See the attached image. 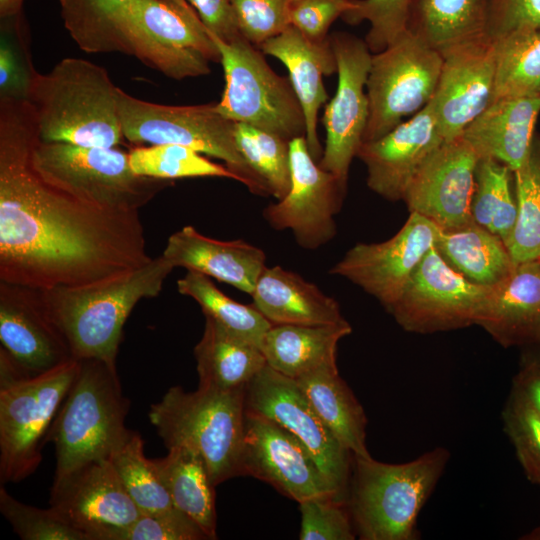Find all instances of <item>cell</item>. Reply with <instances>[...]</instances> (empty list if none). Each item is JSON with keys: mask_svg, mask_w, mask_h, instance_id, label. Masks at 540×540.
Returning <instances> with one entry per match:
<instances>
[{"mask_svg": "<svg viewBox=\"0 0 540 540\" xmlns=\"http://www.w3.org/2000/svg\"><path fill=\"white\" fill-rule=\"evenodd\" d=\"M39 139L30 101L0 99V282L75 287L148 263L139 211L100 208L45 181L31 162Z\"/></svg>", "mask_w": 540, "mask_h": 540, "instance_id": "obj_1", "label": "cell"}, {"mask_svg": "<svg viewBox=\"0 0 540 540\" xmlns=\"http://www.w3.org/2000/svg\"><path fill=\"white\" fill-rule=\"evenodd\" d=\"M174 269L161 255L110 279L41 291L48 313L75 359L116 364L128 316L141 299L159 295Z\"/></svg>", "mask_w": 540, "mask_h": 540, "instance_id": "obj_2", "label": "cell"}, {"mask_svg": "<svg viewBox=\"0 0 540 540\" xmlns=\"http://www.w3.org/2000/svg\"><path fill=\"white\" fill-rule=\"evenodd\" d=\"M117 89L108 72L86 59L67 57L37 73L29 101L40 139L82 147L113 148L124 140Z\"/></svg>", "mask_w": 540, "mask_h": 540, "instance_id": "obj_3", "label": "cell"}, {"mask_svg": "<svg viewBox=\"0 0 540 540\" xmlns=\"http://www.w3.org/2000/svg\"><path fill=\"white\" fill-rule=\"evenodd\" d=\"M449 458L444 447L401 464L353 455L346 505L356 536L361 540L418 539V515Z\"/></svg>", "mask_w": 540, "mask_h": 540, "instance_id": "obj_4", "label": "cell"}, {"mask_svg": "<svg viewBox=\"0 0 540 540\" xmlns=\"http://www.w3.org/2000/svg\"><path fill=\"white\" fill-rule=\"evenodd\" d=\"M245 388L176 385L150 406L148 418L167 449L185 447L204 460L215 486L240 476Z\"/></svg>", "mask_w": 540, "mask_h": 540, "instance_id": "obj_5", "label": "cell"}, {"mask_svg": "<svg viewBox=\"0 0 540 540\" xmlns=\"http://www.w3.org/2000/svg\"><path fill=\"white\" fill-rule=\"evenodd\" d=\"M129 407L116 364L79 360L78 372L46 437L55 446L54 478L90 461L108 459L128 431Z\"/></svg>", "mask_w": 540, "mask_h": 540, "instance_id": "obj_6", "label": "cell"}, {"mask_svg": "<svg viewBox=\"0 0 540 540\" xmlns=\"http://www.w3.org/2000/svg\"><path fill=\"white\" fill-rule=\"evenodd\" d=\"M73 359L38 375H26L0 354V480L15 483L42 460L48 431L78 372Z\"/></svg>", "mask_w": 540, "mask_h": 540, "instance_id": "obj_7", "label": "cell"}, {"mask_svg": "<svg viewBox=\"0 0 540 540\" xmlns=\"http://www.w3.org/2000/svg\"><path fill=\"white\" fill-rule=\"evenodd\" d=\"M124 54L181 80L210 73L220 53L187 0H130L118 19Z\"/></svg>", "mask_w": 540, "mask_h": 540, "instance_id": "obj_8", "label": "cell"}, {"mask_svg": "<svg viewBox=\"0 0 540 540\" xmlns=\"http://www.w3.org/2000/svg\"><path fill=\"white\" fill-rule=\"evenodd\" d=\"M31 162L51 185L104 209L139 211L172 185L169 180L135 174L129 153L117 147H82L39 139Z\"/></svg>", "mask_w": 540, "mask_h": 540, "instance_id": "obj_9", "label": "cell"}, {"mask_svg": "<svg viewBox=\"0 0 540 540\" xmlns=\"http://www.w3.org/2000/svg\"><path fill=\"white\" fill-rule=\"evenodd\" d=\"M210 35L219 50L225 80L215 111L234 123L263 129L287 141L305 136L304 114L290 80L277 75L245 38L224 42Z\"/></svg>", "mask_w": 540, "mask_h": 540, "instance_id": "obj_10", "label": "cell"}, {"mask_svg": "<svg viewBox=\"0 0 540 540\" xmlns=\"http://www.w3.org/2000/svg\"><path fill=\"white\" fill-rule=\"evenodd\" d=\"M117 107L124 139L133 144H176L218 158L240 182L262 194L240 155L234 137L235 123L214 109V103L175 106L147 102L117 89Z\"/></svg>", "mask_w": 540, "mask_h": 540, "instance_id": "obj_11", "label": "cell"}, {"mask_svg": "<svg viewBox=\"0 0 540 540\" xmlns=\"http://www.w3.org/2000/svg\"><path fill=\"white\" fill-rule=\"evenodd\" d=\"M442 63V54L409 30L372 54L363 142L382 137L425 107L436 91Z\"/></svg>", "mask_w": 540, "mask_h": 540, "instance_id": "obj_12", "label": "cell"}, {"mask_svg": "<svg viewBox=\"0 0 540 540\" xmlns=\"http://www.w3.org/2000/svg\"><path fill=\"white\" fill-rule=\"evenodd\" d=\"M245 410L293 434L315 460L338 500L346 503L353 454L325 425L294 379L266 365L245 388Z\"/></svg>", "mask_w": 540, "mask_h": 540, "instance_id": "obj_13", "label": "cell"}, {"mask_svg": "<svg viewBox=\"0 0 540 540\" xmlns=\"http://www.w3.org/2000/svg\"><path fill=\"white\" fill-rule=\"evenodd\" d=\"M493 286L475 283L434 246L388 311L406 331L430 334L477 325Z\"/></svg>", "mask_w": 540, "mask_h": 540, "instance_id": "obj_14", "label": "cell"}, {"mask_svg": "<svg viewBox=\"0 0 540 540\" xmlns=\"http://www.w3.org/2000/svg\"><path fill=\"white\" fill-rule=\"evenodd\" d=\"M291 185L288 193L263 211L275 230L290 229L300 247L317 249L336 235L334 216L346 186L322 169L310 154L305 136L289 141Z\"/></svg>", "mask_w": 540, "mask_h": 540, "instance_id": "obj_15", "label": "cell"}, {"mask_svg": "<svg viewBox=\"0 0 540 540\" xmlns=\"http://www.w3.org/2000/svg\"><path fill=\"white\" fill-rule=\"evenodd\" d=\"M330 42L337 62L338 84L323 116L326 141L318 164L347 186L350 165L363 143L369 118L364 88L372 54L365 41L347 33L334 34Z\"/></svg>", "mask_w": 540, "mask_h": 540, "instance_id": "obj_16", "label": "cell"}, {"mask_svg": "<svg viewBox=\"0 0 540 540\" xmlns=\"http://www.w3.org/2000/svg\"><path fill=\"white\" fill-rule=\"evenodd\" d=\"M439 232L436 224L412 212L390 239L357 243L329 272L358 285L389 311L420 262L435 246Z\"/></svg>", "mask_w": 540, "mask_h": 540, "instance_id": "obj_17", "label": "cell"}, {"mask_svg": "<svg viewBox=\"0 0 540 540\" xmlns=\"http://www.w3.org/2000/svg\"><path fill=\"white\" fill-rule=\"evenodd\" d=\"M240 475L264 481L298 503L312 498L339 501L315 460L293 434L247 410Z\"/></svg>", "mask_w": 540, "mask_h": 540, "instance_id": "obj_18", "label": "cell"}, {"mask_svg": "<svg viewBox=\"0 0 540 540\" xmlns=\"http://www.w3.org/2000/svg\"><path fill=\"white\" fill-rule=\"evenodd\" d=\"M50 507L88 540H108L114 530L141 515L108 459L90 461L54 478Z\"/></svg>", "mask_w": 540, "mask_h": 540, "instance_id": "obj_19", "label": "cell"}, {"mask_svg": "<svg viewBox=\"0 0 540 540\" xmlns=\"http://www.w3.org/2000/svg\"><path fill=\"white\" fill-rule=\"evenodd\" d=\"M479 158L462 137L443 144L425 161L403 197L417 213L441 230L469 223Z\"/></svg>", "mask_w": 540, "mask_h": 540, "instance_id": "obj_20", "label": "cell"}, {"mask_svg": "<svg viewBox=\"0 0 540 540\" xmlns=\"http://www.w3.org/2000/svg\"><path fill=\"white\" fill-rule=\"evenodd\" d=\"M430 100L445 142L460 137L493 101L494 49L485 37L451 47Z\"/></svg>", "mask_w": 540, "mask_h": 540, "instance_id": "obj_21", "label": "cell"}, {"mask_svg": "<svg viewBox=\"0 0 540 540\" xmlns=\"http://www.w3.org/2000/svg\"><path fill=\"white\" fill-rule=\"evenodd\" d=\"M0 341L27 375H38L73 359L45 305L41 289L0 282Z\"/></svg>", "mask_w": 540, "mask_h": 540, "instance_id": "obj_22", "label": "cell"}, {"mask_svg": "<svg viewBox=\"0 0 540 540\" xmlns=\"http://www.w3.org/2000/svg\"><path fill=\"white\" fill-rule=\"evenodd\" d=\"M443 142L429 101L382 137L363 142L356 156L366 165L368 187L387 200L398 201L403 200L415 174Z\"/></svg>", "mask_w": 540, "mask_h": 540, "instance_id": "obj_23", "label": "cell"}, {"mask_svg": "<svg viewBox=\"0 0 540 540\" xmlns=\"http://www.w3.org/2000/svg\"><path fill=\"white\" fill-rule=\"evenodd\" d=\"M260 50L277 58L287 68L290 83L304 114L308 149L315 160L321 158L323 150L317 132L318 112L328 99L322 77L337 72L330 38L312 41L295 27L289 26L263 43Z\"/></svg>", "mask_w": 540, "mask_h": 540, "instance_id": "obj_24", "label": "cell"}, {"mask_svg": "<svg viewBox=\"0 0 540 540\" xmlns=\"http://www.w3.org/2000/svg\"><path fill=\"white\" fill-rule=\"evenodd\" d=\"M162 256L175 268L200 272L249 295L266 267L262 249L244 240H216L190 225L168 238Z\"/></svg>", "mask_w": 540, "mask_h": 540, "instance_id": "obj_25", "label": "cell"}, {"mask_svg": "<svg viewBox=\"0 0 540 540\" xmlns=\"http://www.w3.org/2000/svg\"><path fill=\"white\" fill-rule=\"evenodd\" d=\"M540 113V96L500 98L463 131L478 158H492L513 172L527 160Z\"/></svg>", "mask_w": 540, "mask_h": 540, "instance_id": "obj_26", "label": "cell"}, {"mask_svg": "<svg viewBox=\"0 0 540 540\" xmlns=\"http://www.w3.org/2000/svg\"><path fill=\"white\" fill-rule=\"evenodd\" d=\"M251 296L252 304L273 325H330L346 320L334 298L280 266L265 267Z\"/></svg>", "mask_w": 540, "mask_h": 540, "instance_id": "obj_27", "label": "cell"}, {"mask_svg": "<svg viewBox=\"0 0 540 540\" xmlns=\"http://www.w3.org/2000/svg\"><path fill=\"white\" fill-rule=\"evenodd\" d=\"M539 315L540 261H530L493 286L477 325L503 347L529 345Z\"/></svg>", "mask_w": 540, "mask_h": 540, "instance_id": "obj_28", "label": "cell"}, {"mask_svg": "<svg viewBox=\"0 0 540 540\" xmlns=\"http://www.w3.org/2000/svg\"><path fill=\"white\" fill-rule=\"evenodd\" d=\"M347 320L330 325H273L260 348L269 367L292 379L336 364L338 342L350 335Z\"/></svg>", "mask_w": 540, "mask_h": 540, "instance_id": "obj_29", "label": "cell"}, {"mask_svg": "<svg viewBox=\"0 0 540 540\" xmlns=\"http://www.w3.org/2000/svg\"><path fill=\"white\" fill-rule=\"evenodd\" d=\"M199 385L233 390L247 384L267 365L260 346L245 340L209 316L194 348Z\"/></svg>", "mask_w": 540, "mask_h": 540, "instance_id": "obj_30", "label": "cell"}, {"mask_svg": "<svg viewBox=\"0 0 540 540\" xmlns=\"http://www.w3.org/2000/svg\"><path fill=\"white\" fill-rule=\"evenodd\" d=\"M294 380L341 444L355 456L370 457L366 414L339 375L337 365L321 367Z\"/></svg>", "mask_w": 540, "mask_h": 540, "instance_id": "obj_31", "label": "cell"}, {"mask_svg": "<svg viewBox=\"0 0 540 540\" xmlns=\"http://www.w3.org/2000/svg\"><path fill=\"white\" fill-rule=\"evenodd\" d=\"M492 1L412 0L407 29L442 53L456 45L487 37Z\"/></svg>", "mask_w": 540, "mask_h": 540, "instance_id": "obj_32", "label": "cell"}, {"mask_svg": "<svg viewBox=\"0 0 540 540\" xmlns=\"http://www.w3.org/2000/svg\"><path fill=\"white\" fill-rule=\"evenodd\" d=\"M151 462L174 506L193 519L208 539H216V486L202 457L191 449L174 447Z\"/></svg>", "mask_w": 540, "mask_h": 540, "instance_id": "obj_33", "label": "cell"}, {"mask_svg": "<svg viewBox=\"0 0 540 540\" xmlns=\"http://www.w3.org/2000/svg\"><path fill=\"white\" fill-rule=\"evenodd\" d=\"M436 249L442 257L469 280L495 286L515 269L504 241L474 220L439 232Z\"/></svg>", "mask_w": 540, "mask_h": 540, "instance_id": "obj_34", "label": "cell"}, {"mask_svg": "<svg viewBox=\"0 0 540 540\" xmlns=\"http://www.w3.org/2000/svg\"><path fill=\"white\" fill-rule=\"evenodd\" d=\"M492 42L493 100L540 96V29L507 33Z\"/></svg>", "mask_w": 540, "mask_h": 540, "instance_id": "obj_35", "label": "cell"}, {"mask_svg": "<svg viewBox=\"0 0 540 540\" xmlns=\"http://www.w3.org/2000/svg\"><path fill=\"white\" fill-rule=\"evenodd\" d=\"M178 292L195 300L204 316H209L227 330L258 346L273 326L253 305L241 304L219 290L210 277L193 270L177 281Z\"/></svg>", "mask_w": 540, "mask_h": 540, "instance_id": "obj_36", "label": "cell"}, {"mask_svg": "<svg viewBox=\"0 0 540 540\" xmlns=\"http://www.w3.org/2000/svg\"><path fill=\"white\" fill-rule=\"evenodd\" d=\"M64 26L87 53H124L118 19L130 0H58Z\"/></svg>", "mask_w": 540, "mask_h": 540, "instance_id": "obj_37", "label": "cell"}, {"mask_svg": "<svg viewBox=\"0 0 540 540\" xmlns=\"http://www.w3.org/2000/svg\"><path fill=\"white\" fill-rule=\"evenodd\" d=\"M234 137L262 194L282 199L291 185L289 141L244 123H235Z\"/></svg>", "mask_w": 540, "mask_h": 540, "instance_id": "obj_38", "label": "cell"}, {"mask_svg": "<svg viewBox=\"0 0 540 540\" xmlns=\"http://www.w3.org/2000/svg\"><path fill=\"white\" fill-rule=\"evenodd\" d=\"M513 174L517 217L505 245L516 264L540 261V137Z\"/></svg>", "mask_w": 540, "mask_h": 540, "instance_id": "obj_39", "label": "cell"}, {"mask_svg": "<svg viewBox=\"0 0 540 540\" xmlns=\"http://www.w3.org/2000/svg\"><path fill=\"white\" fill-rule=\"evenodd\" d=\"M512 174L507 165L492 158H480L471 203L473 220L499 236L504 243L517 217L516 198L511 190Z\"/></svg>", "mask_w": 540, "mask_h": 540, "instance_id": "obj_40", "label": "cell"}, {"mask_svg": "<svg viewBox=\"0 0 540 540\" xmlns=\"http://www.w3.org/2000/svg\"><path fill=\"white\" fill-rule=\"evenodd\" d=\"M143 448L140 433L128 429L108 460L141 513H158L174 508L151 459L144 455Z\"/></svg>", "mask_w": 540, "mask_h": 540, "instance_id": "obj_41", "label": "cell"}, {"mask_svg": "<svg viewBox=\"0 0 540 540\" xmlns=\"http://www.w3.org/2000/svg\"><path fill=\"white\" fill-rule=\"evenodd\" d=\"M129 163L135 174L163 180L224 177L240 182L239 177L227 167L216 164L202 156V153L182 145L135 147L129 152Z\"/></svg>", "mask_w": 540, "mask_h": 540, "instance_id": "obj_42", "label": "cell"}, {"mask_svg": "<svg viewBox=\"0 0 540 540\" xmlns=\"http://www.w3.org/2000/svg\"><path fill=\"white\" fill-rule=\"evenodd\" d=\"M37 73L22 12L0 18V99L29 100Z\"/></svg>", "mask_w": 540, "mask_h": 540, "instance_id": "obj_43", "label": "cell"}, {"mask_svg": "<svg viewBox=\"0 0 540 540\" xmlns=\"http://www.w3.org/2000/svg\"><path fill=\"white\" fill-rule=\"evenodd\" d=\"M502 418L505 432L528 480L540 485V414L513 387Z\"/></svg>", "mask_w": 540, "mask_h": 540, "instance_id": "obj_44", "label": "cell"}, {"mask_svg": "<svg viewBox=\"0 0 540 540\" xmlns=\"http://www.w3.org/2000/svg\"><path fill=\"white\" fill-rule=\"evenodd\" d=\"M0 512L23 540H88L55 509L24 504L0 488Z\"/></svg>", "mask_w": 540, "mask_h": 540, "instance_id": "obj_45", "label": "cell"}, {"mask_svg": "<svg viewBox=\"0 0 540 540\" xmlns=\"http://www.w3.org/2000/svg\"><path fill=\"white\" fill-rule=\"evenodd\" d=\"M411 2L412 0H353V8L342 17L349 23L363 20L370 23L365 42L371 52L377 53L408 30Z\"/></svg>", "mask_w": 540, "mask_h": 540, "instance_id": "obj_46", "label": "cell"}, {"mask_svg": "<svg viewBox=\"0 0 540 540\" xmlns=\"http://www.w3.org/2000/svg\"><path fill=\"white\" fill-rule=\"evenodd\" d=\"M200 526L174 507L158 513H141L129 526L114 530L108 540H203Z\"/></svg>", "mask_w": 540, "mask_h": 540, "instance_id": "obj_47", "label": "cell"}, {"mask_svg": "<svg viewBox=\"0 0 540 540\" xmlns=\"http://www.w3.org/2000/svg\"><path fill=\"white\" fill-rule=\"evenodd\" d=\"M300 540H353L356 533L346 503L312 498L299 503Z\"/></svg>", "mask_w": 540, "mask_h": 540, "instance_id": "obj_48", "label": "cell"}, {"mask_svg": "<svg viewBox=\"0 0 540 540\" xmlns=\"http://www.w3.org/2000/svg\"><path fill=\"white\" fill-rule=\"evenodd\" d=\"M241 35L255 47L290 25V0H230Z\"/></svg>", "mask_w": 540, "mask_h": 540, "instance_id": "obj_49", "label": "cell"}, {"mask_svg": "<svg viewBox=\"0 0 540 540\" xmlns=\"http://www.w3.org/2000/svg\"><path fill=\"white\" fill-rule=\"evenodd\" d=\"M353 5V0H290V25L312 41H323L331 24Z\"/></svg>", "mask_w": 540, "mask_h": 540, "instance_id": "obj_50", "label": "cell"}, {"mask_svg": "<svg viewBox=\"0 0 540 540\" xmlns=\"http://www.w3.org/2000/svg\"><path fill=\"white\" fill-rule=\"evenodd\" d=\"M540 29V0H493L487 26V37Z\"/></svg>", "mask_w": 540, "mask_h": 540, "instance_id": "obj_51", "label": "cell"}, {"mask_svg": "<svg viewBox=\"0 0 540 540\" xmlns=\"http://www.w3.org/2000/svg\"><path fill=\"white\" fill-rule=\"evenodd\" d=\"M207 30L224 42L244 38L238 28L230 0H187Z\"/></svg>", "mask_w": 540, "mask_h": 540, "instance_id": "obj_52", "label": "cell"}, {"mask_svg": "<svg viewBox=\"0 0 540 540\" xmlns=\"http://www.w3.org/2000/svg\"><path fill=\"white\" fill-rule=\"evenodd\" d=\"M513 387L520 391L540 414V363L527 355L514 379Z\"/></svg>", "mask_w": 540, "mask_h": 540, "instance_id": "obj_53", "label": "cell"}, {"mask_svg": "<svg viewBox=\"0 0 540 540\" xmlns=\"http://www.w3.org/2000/svg\"><path fill=\"white\" fill-rule=\"evenodd\" d=\"M22 4L23 0H0V18L21 13Z\"/></svg>", "mask_w": 540, "mask_h": 540, "instance_id": "obj_54", "label": "cell"}, {"mask_svg": "<svg viewBox=\"0 0 540 540\" xmlns=\"http://www.w3.org/2000/svg\"><path fill=\"white\" fill-rule=\"evenodd\" d=\"M529 345H536L540 347V315L534 327Z\"/></svg>", "mask_w": 540, "mask_h": 540, "instance_id": "obj_55", "label": "cell"}, {"mask_svg": "<svg viewBox=\"0 0 540 540\" xmlns=\"http://www.w3.org/2000/svg\"><path fill=\"white\" fill-rule=\"evenodd\" d=\"M537 350L535 351V353H531L529 354L530 357H532L534 360H536L537 362L540 363V347L537 346Z\"/></svg>", "mask_w": 540, "mask_h": 540, "instance_id": "obj_56", "label": "cell"}]
</instances>
